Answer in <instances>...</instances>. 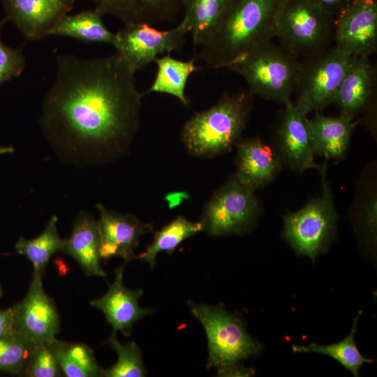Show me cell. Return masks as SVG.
Segmentation results:
<instances>
[{
    "instance_id": "cell-1",
    "label": "cell",
    "mask_w": 377,
    "mask_h": 377,
    "mask_svg": "<svg viewBox=\"0 0 377 377\" xmlns=\"http://www.w3.org/2000/svg\"><path fill=\"white\" fill-rule=\"evenodd\" d=\"M134 75L115 53L58 57L39 124L61 160L77 166L103 165L128 153L140 128L145 95Z\"/></svg>"
},
{
    "instance_id": "cell-2",
    "label": "cell",
    "mask_w": 377,
    "mask_h": 377,
    "mask_svg": "<svg viewBox=\"0 0 377 377\" xmlns=\"http://www.w3.org/2000/svg\"><path fill=\"white\" fill-rule=\"evenodd\" d=\"M280 0H230L209 40L195 57L202 68L228 67L256 46L275 37Z\"/></svg>"
},
{
    "instance_id": "cell-3",
    "label": "cell",
    "mask_w": 377,
    "mask_h": 377,
    "mask_svg": "<svg viewBox=\"0 0 377 377\" xmlns=\"http://www.w3.org/2000/svg\"><path fill=\"white\" fill-rule=\"evenodd\" d=\"M253 95L243 91L224 93L212 107L195 114L181 131V139L191 155L212 158L229 151L246 126Z\"/></svg>"
},
{
    "instance_id": "cell-4",
    "label": "cell",
    "mask_w": 377,
    "mask_h": 377,
    "mask_svg": "<svg viewBox=\"0 0 377 377\" xmlns=\"http://www.w3.org/2000/svg\"><path fill=\"white\" fill-rule=\"evenodd\" d=\"M299 64L297 57L269 41L227 68L245 80L253 96L286 105L291 102Z\"/></svg>"
},
{
    "instance_id": "cell-5",
    "label": "cell",
    "mask_w": 377,
    "mask_h": 377,
    "mask_svg": "<svg viewBox=\"0 0 377 377\" xmlns=\"http://www.w3.org/2000/svg\"><path fill=\"white\" fill-rule=\"evenodd\" d=\"M335 18L311 0H280L275 13V37L297 57H306L328 46Z\"/></svg>"
},
{
    "instance_id": "cell-6",
    "label": "cell",
    "mask_w": 377,
    "mask_h": 377,
    "mask_svg": "<svg viewBox=\"0 0 377 377\" xmlns=\"http://www.w3.org/2000/svg\"><path fill=\"white\" fill-rule=\"evenodd\" d=\"M192 314L201 323L208 341L207 369L223 368L257 355L261 344L246 332L239 317L219 306L188 301Z\"/></svg>"
},
{
    "instance_id": "cell-7",
    "label": "cell",
    "mask_w": 377,
    "mask_h": 377,
    "mask_svg": "<svg viewBox=\"0 0 377 377\" xmlns=\"http://www.w3.org/2000/svg\"><path fill=\"white\" fill-rule=\"evenodd\" d=\"M352 56L335 45L303 57L296 77L294 105L306 115L334 103Z\"/></svg>"
},
{
    "instance_id": "cell-8",
    "label": "cell",
    "mask_w": 377,
    "mask_h": 377,
    "mask_svg": "<svg viewBox=\"0 0 377 377\" xmlns=\"http://www.w3.org/2000/svg\"><path fill=\"white\" fill-rule=\"evenodd\" d=\"M327 164L320 171L323 193L303 208L289 212L283 219V235L294 250L314 260L323 253L332 239L337 214L332 193L326 181Z\"/></svg>"
},
{
    "instance_id": "cell-9",
    "label": "cell",
    "mask_w": 377,
    "mask_h": 377,
    "mask_svg": "<svg viewBox=\"0 0 377 377\" xmlns=\"http://www.w3.org/2000/svg\"><path fill=\"white\" fill-rule=\"evenodd\" d=\"M258 212L254 191L235 175L206 203L199 221L211 236L240 235L249 229Z\"/></svg>"
},
{
    "instance_id": "cell-10",
    "label": "cell",
    "mask_w": 377,
    "mask_h": 377,
    "mask_svg": "<svg viewBox=\"0 0 377 377\" xmlns=\"http://www.w3.org/2000/svg\"><path fill=\"white\" fill-rule=\"evenodd\" d=\"M188 34L181 21L169 30H159L147 23L125 24L115 33V54L134 73L142 70L158 55L180 48Z\"/></svg>"
},
{
    "instance_id": "cell-11",
    "label": "cell",
    "mask_w": 377,
    "mask_h": 377,
    "mask_svg": "<svg viewBox=\"0 0 377 377\" xmlns=\"http://www.w3.org/2000/svg\"><path fill=\"white\" fill-rule=\"evenodd\" d=\"M42 277L33 272L25 297L10 307L15 331L34 345L50 342L60 329L59 315L54 300L43 290Z\"/></svg>"
},
{
    "instance_id": "cell-12",
    "label": "cell",
    "mask_w": 377,
    "mask_h": 377,
    "mask_svg": "<svg viewBox=\"0 0 377 377\" xmlns=\"http://www.w3.org/2000/svg\"><path fill=\"white\" fill-rule=\"evenodd\" d=\"M336 46L353 56L369 57L377 49V0H352L334 22Z\"/></svg>"
},
{
    "instance_id": "cell-13",
    "label": "cell",
    "mask_w": 377,
    "mask_h": 377,
    "mask_svg": "<svg viewBox=\"0 0 377 377\" xmlns=\"http://www.w3.org/2000/svg\"><path fill=\"white\" fill-rule=\"evenodd\" d=\"M306 116L292 102L285 105L274 126V147L282 164L289 168L300 172L316 168L320 172L326 162L319 165L314 161Z\"/></svg>"
},
{
    "instance_id": "cell-14",
    "label": "cell",
    "mask_w": 377,
    "mask_h": 377,
    "mask_svg": "<svg viewBox=\"0 0 377 377\" xmlns=\"http://www.w3.org/2000/svg\"><path fill=\"white\" fill-rule=\"evenodd\" d=\"M100 212L97 221L101 259L122 258L125 263L135 258V249L141 235L153 232L151 223H143L130 214H121L96 204Z\"/></svg>"
},
{
    "instance_id": "cell-15",
    "label": "cell",
    "mask_w": 377,
    "mask_h": 377,
    "mask_svg": "<svg viewBox=\"0 0 377 377\" xmlns=\"http://www.w3.org/2000/svg\"><path fill=\"white\" fill-rule=\"evenodd\" d=\"M75 0H2L5 19L27 40H40L73 8Z\"/></svg>"
},
{
    "instance_id": "cell-16",
    "label": "cell",
    "mask_w": 377,
    "mask_h": 377,
    "mask_svg": "<svg viewBox=\"0 0 377 377\" xmlns=\"http://www.w3.org/2000/svg\"><path fill=\"white\" fill-rule=\"evenodd\" d=\"M376 70L367 57L352 56L334 103L350 120L367 110L374 101Z\"/></svg>"
},
{
    "instance_id": "cell-17",
    "label": "cell",
    "mask_w": 377,
    "mask_h": 377,
    "mask_svg": "<svg viewBox=\"0 0 377 377\" xmlns=\"http://www.w3.org/2000/svg\"><path fill=\"white\" fill-rule=\"evenodd\" d=\"M124 265L115 270L114 282L101 297L90 301L91 306L103 311L114 332L120 331L129 337L133 326L141 318L151 314V309L142 308L138 300L143 295L142 289L129 290L123 283Z\"/></svg>"
},
{
    "instance_id": "cell-18",
    "label": "cell",
    "mask_w": 377,
    "mask_h": 377,
    "mask_svg": "<svg viewBox=\"0 0 377 377\" xmlns=\"http://www.w3.org/2000/svg\"><path fill=\"white\" fill-rule=\"evenodd\" d=\"M237 178L255 191L272 182L282 163L274 147L261 140L251 138L237 143Z\"/></svg>"
},
{
    "instance_id": "cell-19",
    "label": "cell",
    "mask_w": 377,
    "mask_h": 377,
    "mask_svg": "<svg viewBox=\"0 0 377 377\" xmlns=\"http://www.w3.org/2000/svg\"><path fill=\"white\" fill-rule=\"evenodd\" d=\"M102 15L117 17L124 24H149L175 20L182 0H91Z\"/></svg>"
},
{
    "instance_id": "cell-20",
    "label": "cell",
    "mask_w": 377,
    "mask_h": 377,
    "mask_svg": "<svg viewBox=\"0 0 377 377\" xmlns=\"http://www.w3.org/2000/svg\"><path fill=\"white\" fill-rule=\"evenodd\" d=\"M73 226L63 252L74 258L87 276H99L105 280L107 274L101 265L97 221L89 213L81 211Z\"/></svg>"
},
{
    "instance_id": "cell-21",
    "label": "cell",
    "mask_w": 377,
    "mask_h": 377,
    "mask_svg": "<svg viewBox=\"0 0 377 377\" xmlns=\"http://www.w3.org/2000/svg\"><path fill=\"white\" fill-rule=\"evenodd\" d=\"M306 125L314 154L336 160L344 156L354 127L352 120L316 112L313 118H306Z\"/></svg>"
},
{
    "instance_id": "cell-22",
    "label": "cell",
    "mask_w": 377,
    "mask_h": 377,
    "mask_svg": "<svg viewBox=\"0 0 377 377\" xmlns=\"http://www.w3.org/2000/svg\"><path fill=\"white\" fill-rule=\"evenodd\" d=\"M102 14L96 8L66 15L50 29L48 36L68 37L85 43L113 45L115 33L109 31L102 21Z\"/></svg>"
},
{
    "instance_id": "cell-23",
    "label": "cell",
    "mask_w": 377,
    "mask_h": 377,
    "mask_svg": "<svg viewBox=\"0 0 377 377\" xmlns=\"http://www.w3.org/2000/svg\"><path fill=\"white\" fill-rule=\"evenodd\" d=\"M230 0H182V21L191 34L195 47L210 38Z\"/></svg>"
},
{
    "instance_id": "cell-24",
    "label": "cell",
    "mask_w": 377,
    "mask_h": 377,
    "mask_svg": "<svg viewBox=\"0 0 377 377\" xmlns=\"http://www.w3.org/2000/svg\"><path fill=\"white\" fill-rule=\"evenodd\" d=\"M196 60L195 57L189 61H182L172 57L170 54L158 57L154 61L157 66V72L147 93L169 94L179 99L184 105H188L185 88L190 75L200 69L195 65Z\"/></svg>"
},
{
    "instance_id": "cell-25",
    "label": "cell",
    "mask_w": 377,
    "mask_h": 377,
    "mask_svg": "<svg viewBox=\"0 0 377 377\" xmlns=\"http://www.w3.org/2000/svg\"><path fill=\"white\" fill-rule=\"evenodd\" d=\"M47 343L65 376H103V369L97 363L93 350L87 345L56 338Z\"/></svg>"
},
{
    "instance_id": "cell-26",
    "label": "cell",
    "mask_w": 377,
    "mask_h": 377,
    "mask_svg": "<svg viewBox=\"0 0 377 377\" xmlns=\"http://www.w3.org/2000/svg\"><path fill=\"white\" fill-rule=\"evenodd\" d=\"M58 218L52 216L43 232L38 237L27 239L21 237L15 244L16 252L26 257L34 266V272L43 275L51 257L64 250L66 239L58 234Z\"/></svg>"
},
{
    "instance_id": "cell-27",
    "label": "cell",
    "mask_w": 377,
    "mask_h": 377,
    "mask_svg": "<svg viewBox=\"0 0 377 377\" xmlns=\"http://www.w3.org/2000/svg\"><path fill=\"white\" fill-rule=\"evenodd\" d=\"M202 230L203 228L200 221L192 222L183 216H177L156 232L152 242L135 258L147 263L153 269L158 253H172L181 242Z\"/></svg>"
},
{
    "instance_id": "cell-28",
    "label": "cell",
    "mask_w": 377,
    "mask_h": 377,
    "mask_svg": "<svg viewBox=\"0 0 377 377\" xmlns=\"http://www.w3.org/2000/svg\"><path fill=\"white\" fill-rule=\"evenodd\" d=\"M359 311L353 320L352 329L348 335L343 340L333 344L321 346L311 343L306 346L293 345L294 353H316L328 355L341 363L346 369L349 370L354 376H359V370L364 363H370L374 360L367 359L360 352L355 341V334Z\"/></svg>"
},
{
    "instance_id": "cell-29",
    "label": "cell",
    "mask_w": 377,
    "mask_h": 377,
    "mask_svg": "<svg viewBox=\"0 0 377 377\" xmlns=\"http://www.w3.org/2000/svg\"><path fill=\"white\" fill-rule=\"evenodd\" d=\"M117 332L112 331L106 343L118 355L116 364L109 369H103L105 377H142L146 376L141 351L135 342L121 343L117 338Z\"/></svg>"
},
{
    "instance_id": "cell-30",
    "label": "cell",
    "mask_w": 377,
    "mask_h": 377,
    "mask_svg": "<svg viewBox=\"0 0 377 377\" xmlns=\"http://www.w3.org/2000/svg\"><path fill=\"white\" fill-rule=\"evenodd\" d=\"M34 344L15 332L0 337V371L23 376Z\"/></svg>"
},
{
    "instance_id": "cell-31",
    "label": "cell",
    "mask_w": 377,
    "mask_h": 377,
    "mask_svg": "<svg viewBox=\"0 0 377 377\" xmlns=\"http://www.w3.org/2000/svg\"><path fill=\"white\" fill-rule=\"evenodd\" d=\"M62 374V370L48 343L34 345L23 376L59 377Z\"/></svg>"
},
{
    "instance_id": "cell-32",
    "label": "cell",
    "mask_w": 377,
    "mask_h": 377,
    "mask_svg": "<svg viewBox=\"0 0 377 377\" xmlns=\"http://www.w3.org/2000/svg\"><path fill=\"white\" fill-rule=\"evenodd\" d=\"M6 22L5 18L0 19V85L13 77L20 76L26 65L22 48L9 47L1 40V31Z\"/></svg>"
},
{
    "instance_id": "cell-33",
    "label": "cell",
    "mask_w": 377,
    "mask_h": 377,
    "mask_svg": "<svg viewBox=\"0 0 377 377\" xmlns=\"http://www.w3.org/2000/svg\"><path fill=\"white\" fill-rule=\"evenodd\" d=\"M336 18L352 0H311Z\"/></svg>"
},
{
    "instance_id": "cell-34",
    "label": "cell",
    "mask_w": 377,
    "mask_h": 377,
    "mask_svg": "<svg viewBox=\"0 0 377 377\" xmlns=\"http://www.w3.org/2000/svg\"><path fill=\"white\" fill-rule=\"evenodd\" d=\"M364 219L365 227L372 235L376 233V200L373 198L364 209Z\"/></svg>"
},
{
    "instance_id": "cell-35",
    "label": "cell",
    "mask_w": 377,
    "mask_h": 377,
    "mask_svg": "<svg viewBox=\"0 0 377 377\" xmlns=\"http://www.w3.org/2000/svg\"><path fill=\"white\" fill-rule=\"evenodd\" d=\"M255 371L251 368H246L238 363L217 369L218 376H252Z\"/></svg>"
},
{
    "instance_id": "cell-36",
    "label": "cell",
    "mask_w": 377,
    "mask_h": 377,
    "mask_svg": "<svg viewBox=\"0 0 377 377\" xmlns=\"http://www.w3.org/2000/svg\"><path fill=\"white\" fill-rule=\"evenodd\" d=\"M14 320L11 308L0 309V337L15 332Z\"/></svg>"
},
{
    "instance_id": "cell-37",
    "label": "cell",
    "mask_w": 377,
    "mask_h": 377,
    "mask_svg": "<svg viewBox=\"0 0 377 377\" xmlns=\"http://www.w3.org/2000/svg\"><path fill=\"white\" fill-rule=\"evenodd\" d=\"M14 152V149L12 147H0V155L4 154H12Z\"/></svg>"
},
{
    "instance_id": "cell-38",
    "label": "cell",
    "mask_w": 377,
    "mask_h": 377,
    "mask_svg": "<svg viewBox=\"0 0 377 377\" xmlns=\"http://www.w3.org/2000/svg\"><path fill=\"white\" fill-rule=\"evenodd\" d=\"M1 256V255H0ZM3 296V288L0 283V297Z\"/></svg>"
}]
</instances>
